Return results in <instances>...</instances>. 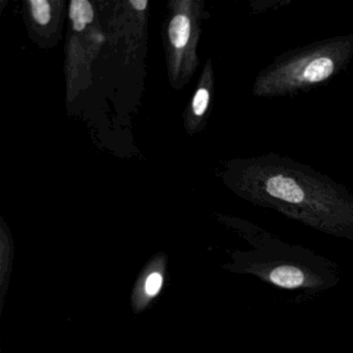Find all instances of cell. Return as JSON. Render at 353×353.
I'll use <instances>...</instances> for the list:
<instances>
[{
	"label": "cell",
	"instance_id": "4",
	"mask_svg": "<svg viewBox=\"0 0 353 353\" xmlns=\"http://www.w3.org/2000/svg\"><path fill=\"white\" fill-rule=\"evenodd\" d=\"M191 32L189 18L185 15H177L169 26V38L176 48H183L188 44Z\"/></svg>",
	"mask_w": 353,
	"mask_h": 353
},
{
	"label": "cell",
	"instance_id": "7",
	"mask_svg": "<svg viewBox=\"0 0 353 353\" xmlns=\"http://www.w3.org/2000/svg\"><path fill=\"white\" fill-rule=\"evenodd\" d=\"M210 102V94L208 90L201 88L198 90L193 101V110L196 115L204 114Z\"/></svg>",
	"mask_w": 353,
	"mask_h": 353
},
{
	"label": "cell",
	"instance_id": "3",
	"mask_svg": "<svg viewBox=\"0 0 353 353\" xmlns=\"http://www.w3.org/2000/svg\"><path fill=\"white\" fill-rule=\"evenodd\" d=\"M70 17L73 21L74 30L81 32L86 24L94 19V10L88 0H73L70 7Z\"/></svg>",
	"mask_w": 353,
	"mask_h": 353
},
{
	"label": "cell",
	"instance_id": "6",
	"mask_svg": "<svg viewBox=\"0 0 353 353\" xmlns=\"http://www.w3.org/2000/svg\"><path fill=\"white\" fill-rule=\"evenodd\" d=\"M32 13L38 23L46 26L50 22V6L46 0H30Z\"/></svg>",
	"mask_w": 353,
	"mask_h": 353
},
{
	"label": "cell",
	"instance_id": "9",
	"mask_svg": "<svg viewBox=\"0 0 353 353\" xmlns=\"http://www.w3.org/2000/svg\"><path fill=\"white\" fill-rule=\"evenodd\" d=\"M130 3L137 11H143V10H145L146 6H148L146 0H131Z\"/></svg>",
	"mask_w": 353,
	"mask_h": 353
},
{
	"label": "cell",
	"instance_id": "5",
	"mask_svg": "<svg viewBox=\"0 0 353 353\" xmlns=\"http://www.w3.org/2000/svg\"><path fill=\"white\" fill-rule=\"evenodd\" d=\"M334 72V63L332 59L327 57L315 59L312 61L305 71L303 78L309 82L323 81L326 78L330 77Z\"/></svg>",
	"mask_w": 353,
	"mask_h": 353
},
{
	"label": "cell",
	"instance_id": "2",
	"mask_svg": "<svg viewBox=\"0 0 353 353\" xmlns=\"http://www.w3.org/2000/svg\"><path fill=\"white\" fill-rule=\"evenodd\" d=\"M266 190L272 197L288 203L299 204L305 199L301 188L292 179L284 175L270 177L266 183Z\"/></svg>",
	"mask_w": 353,
	"mask_h": 353
},
{
	"label": "cell",
	"instance_id": "1",
	"mask_svg": "<svg viewBox=\"0 0 353 353\" xmlns=\"http://www.w3.org/2000/svg\"><path fill=\"white\" fill-rule=\"evenodd\" d=\"M255 249L237 258L239 272L253 274L266 284L286 290L317 293L334 288L341 268L334 260L299 245L257 239Z\"/></svg>",
	"mask_w": 353,
	"mask_h": 353
},
{
	"label": "cell",
	"instance_id": "8",
	"mask_svg": "<svg viewBox=\"0 0 353 353\" xmlns=\"http://www.w3.org/2000/svg\"><path fill=\"white\" fill-rule=\"evenodd\" d=\"M162 276L158 272L150 274L148 281H146V292L150 295L157 294L160 290L161 286H162Z\"/></svg>",
	"mask_w": 353,
	"mask_h": 353
}]
</instances>
